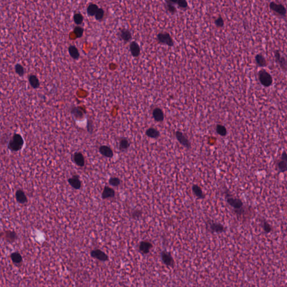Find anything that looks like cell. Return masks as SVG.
I'll list each match as a JSON object with an SVG mask.
<instances>
[{"label":"cell","instance_id":"obj_1","mask_svg":"<svg viewBox=\"0 0 287 287\" xmlns=\"http://www.w3.org/2000/svg\"><path fill=\"white\" fill-rule=\"evenodd\" d=\"M225 197L229 205L234 209V212L237 214L241 215L244 213V203L242 201L238 198L231 196L228 193H226Z\"/></svg>","mask_w":287,"mask_h":287},{"label":"cell","instance_id":"obj_2","mask_svg":"<svg viewBox=\"0 0 287 287\" xmlns=\"http://www.w3.org/2000/svg\"><path fill=\"white\" fill-rule=\"evenodd\" d=\"M258 79L260 84L266 88L270 87L273 83V78L271 74L263 69L258 72Z\"/></svg>","mask_w":287,"mask_h":287},{"label":"cell","instance_id":"obj_3","mask_svg":"<svg viewBox=\"0 0 287 287\" xmlns=\"http://www.w3.org/2000/svg\"><path fill=\"white\" fill-rule=\"evenodd\" d=\"M24 145V140L22 136L19 134H15L12 136L11 139L8 143V148L9 149L17 151L20 150Z\"/></svg>","mask_w":287,"mask_h":287},{"label":"cell","instance_id":"obj_4","mask_svg":"<svg viewBox=\"0 0 287 287\" xmlns=\"http://www.w3.org/2000/svg\"><path fill=\"white\" fill-rule=\"evenodd\" d=\"M269 8L271 11L276 16L281 18H285L286 16L287 9L283 5L271 2L269 4Z\"/></svg>","mask_w":287,"mask_h":287},{"label":"cell","instance_id":"obj_5","mask_svg":"<svg viewBox=\"0 0 287 287\" xmlns=\"http://www.w3.org/2000/svg\"><path fill=\"white\" fill-rule=\"evenodd\" d=\"M158 42L161 44L167 45L169 47H173L174 42L173 38L168 33H159L157 35Z\"/></svg>","mask_w":287,"mask_h":287},{"label":"cell","instance_id":"obj_6","mask_svg":"<svg viewBox=\"0 0 287 287\" xmlns=\"http://www.w3.org/2000/svg\"><path fill=\"white\" fill-rule=\"evenodd\" d=\"M71 113L76 120L81 121L85 117L87 111L82 106L73 107L71 108Z\"/></svg>","mask_w":287,"mask_h":287},{"label":"cell","instance_id":"obj_7","mask_svg":"<svg viewBox=\"0 0 287 287\" xmlns=\"http://www.w3.org/2000/svg\"><path fill=\"white\" fill-rule=\"evenodd\" d=\"M175 136L177 141L181 144V145L183 146V147H185V148L187 149H190L191 148L192 146H191V142L189 140L187 136H186V135L183 134L182 131H176L175 132Z\"/></svg>","mask_w":287,"mask_h":287},{"label":"cell","instance_id":"obj_8","mask_svg":"<svg viewBox=\"0 0 287 287\" xmlns=\"http://www.w3.org/2000/svg\"><path fill=\"white\" fill-rule=\"evenodd\" d=\"M274 56H275V62L280 67V69L284 72H286L287 69V63L286 59L281 55L280 52L278 50H275L274 51Z\"/></svg>","mask_w":287,"mask_h":287},{"label":"cell","instance_id":"obj_9","mask_svg":"<svg viewBox=\"0 0 287 287\" xmlns=\"http://www.w3.org/2000/svg\"><path fill=\"white\" fill-rule=\"evenodd\" d=\"M161 259L163 262L169 267H174L175 266V262L173 259V257L169 254V252L163 251L161 252Z\"/></svg>","mask_w":287,"mask_h":287},{"label":"cell","instance_id":"obj_10","mask_svg":"<svg viewBox=\"0 0 287 287\" xmlns=\"http://www.w3.org/2000/svg\"><path fill=\"white\" fill-rule=\"evenodd\" d=\"M91 255L93 258L98 260L101 261H106L109 259L108 256L106 254L99 249H95L94 250H92L91 252Z\"/></svg>","mask_w":287,"mask_h":287},{"label":"cell","instance_id":"obj_11","mask_svg":"<svg viewBox=\"0 0 287 287\" xmlns=\"http://www.w3.org/2000/svg\"><path fill=\"white\" fill-rule=\"evenodd\" d=\"M153 248V244H152L148 241H142L139 246V249L140 252H142V254H148L149 253L151 249Z\"/></svg>","mask_w":287,"mask_h":287},{"label":"cell","instance_id":"obj_12","mask_svg":"<svg viewBox=\"0 0 287 287\" xmlns=\"http://www.w3.org/2000/svg\"><path fill=\"white\" fill-rule=\"evenodd\" d=\"M152 116L154 121L157 122H162L164 120V113L161 108L156 107L154 109Z\"/></svg>","mask_w":287,"mask_h":287},{"label":"cell","instance_id":"obj_13","mask_svg":"<svg viewBox=\"0 0 287 287\" xmlns=\"http://www.w3.org/2000/svg\"><path fill=\"white\" fill-rule=\"evenodd\" d=\"M99 153L102 155L103 156L105 157L108 158H111L113 157L114 155L113 151L110 148V146H108L101 145L99 146Z\"/></svg>","mask_w":287,"mask_h":287},{"label":"cell","instance_id":"obj_14","mask_svg":"<svg viewBox=\"0 0 287 287\" xmlns=\"http://www.w3.org/2000/svg\"><path fill=\"white\" fill-rule=\"evenodd\" d=\"M73 161L76 165L80 167H83L85 164L84 156L80 152H76L73 154Z\"/></svg>","mask_w":287,"mask_h":287},{"label":"cell","instance_id":"obj_15","mask_svg":"<svg viewBox=\"0 0 287 287\" xmlns=\"http://www.w3.org/2000/svg\"><path fill=\"white\" fill-rule=\"evenodd\" d=\"M210 229L212 232L216 233H220L225 232L227 228L223 224L219 223H212L210 224Z\"/></svg>","mask_w":287,"mask_h":287},{"label":"cell","instance_id":"obj_16","mask_svg":"<svg viewBox=\"0 0 287 287\" xmlns=\"http://www.w3.org/2000/svg\"><path fill=\"white\" fill-rule=\"evenodd\" d=\"M119 37L125 42H129L132 40V34L129 30L126 29H122L119 32Z\"/></svg>","mask_w":287,"mask_h":287},{"label":"cell","instance_id":"obj_17","mask_svg":"<svg viewBox=\"0 0 287 287\" xmlns=\"http://www.w3.org/2000/svg\"><path fill=\"white\" fill-rule=\"evenodd\" d=\"M68 182L71 186L76 190H78L81 187V182L79 177L76 175H74L72 177L68 179Z\"/></svg>","mask_w":287,"mask_h":287},{"label":"cell","instance_id":"obj_18","mask_svg":"<svg viewBox=\"0 0 287 287\" xmlns=\"http://www.w3.org/2000/svg\"><path fill=\"white\" fill-rule=\"evenodd\" d=\"M15 197L16 201L20 204H25L28 201V199L25 195V193L23 190L21 189H18L16 191Z\"/></svg>","mask_w":287,"mask_h":287},{"label":"cell","instance_id":"obj_19","mask_svg":"<svg viewBox=\"0 0 287 287\" xmlns=\"http://www.w3.org/2000/svg\"><path fill=\"white\" fill-rule=\"evenodd\" d=\"M130 49L131 55L134 57H138L140 55L141 49L139 44L136 42H132L130 46Z\"/></svg>","mask_w":287,"mask_h":287},{"label":"cell","instance_id":"obj_20","mask_svg":"<svg viewBox=\"0 0 287 287\" xmlns=\"http://www.w3.org/2000/svg\"><path fill=\"white\" fill-rule=\"evenodd\" d=\"M115 195L114 190L109 186H105L102 193L103 199H108L113 197Z\"/></svg>","mask_w":287,"mask_h":287},{"label":"cell","instance_id":"obj_21","mask_svg":"<svg viewBox=\"0 0 287 287\" xmlns=\"http://www.w3.org/2000/svg\"><path fill=\"white\" fill-rule=\"evenodd\" d=\"M146 135L151 139H158L161 136V132L159 130L154 127H150L146 130Z\"/></svg>","mask_w":287,"mask_h":287},{"label":"cell","instance_id":"obj_22","mask_svg":"<svg viewBox=\"0 0 287 287\" xmlns=\"http://www.w3.org/2000/svg\"><path fill=\"white\" fill-rule=\"evenodd\" d=\"M192 190L195 196L199 199H204L205 195L202 191V190L199 186L197 185H193L192 187Z\"/></svg>","mask_w":287,"mask_h":287},{"label":"cell","instance_id":"obj_23","mask_svg":"<svg viewBox=\"0 0 287 287\" xmlns=\"http://www.w3.org/2000/svg\"><path fill=\"white\" fill-rule=\"evenodd\" d=\"M130 142L127 138H122L119 142V150L120 151L123 152L129 149L130 147Z\"/></svg>","mask_w":287,"mask_h":287},{"label":"cell","instance_id":"obj_24","mask_svg":"<svg viewBox=\"0 0 287 287\" xmlns=\"http://www.w3.org/2000/svg\"><path fill=\"white\" fill-rule=\"evenodd\" d=\"M255 60L256 64L259 67H264L267 66V61L262 54L259 53L256 56Z\"/></svg>","mask_w":287,"mask_h":287},{"label":"cell","instance_id":"obj_25","mask_svg":"<svg viewBox=\"0 0 287 287\" xmlns=\"http://www.w3.org/2000/svg\"><path fill=\"white\" fill-rule=\"evenodd\" d=\"M68 51L69 53V55L73 59L75 60L79 59L80 57V53H79L78 49L75 46H73V45L70 46L68 48Z\"/></svg>","mask_w":287,"mask_h":287},{"label":"cell","instance_id":"obj_26","mask_svg":"<svg viewBox=\"0 0 287 287\" xmlns=\"http://www.w3.org/2000/svg\"><path fill=\"white\" fill-rule=\"evenodd\" d=\"M277 168L279 172L284 173L286 172L287 169V160H284L282 158L277 163Z\"/></svg>","mask_w":287,"mask_h":287},{"label":"cell","instance_id":"obj_27","mask_svg":"<svg viewBox=\"0 0 287 287\" xmlns=\"http://www.w3.org/2000/svg\"><path fill=\"white\" fill-rule=\"evenodd\" d=\"M216 132L217 134L222 137H225L228 134V131L225 126L222 124H218L216 126Z\"/></svg>","mask_w":287,"mask_h":287},{"label":"cell","instance_id":"obj_28","mask_svg":"<svg viewBox=\"0 0 287 287\" xmlns=\"http://www.w3.org/2000/svg\"><path fill=\"white\" fill-rule=\"evenodd\" d=\"M10 257L11 259L12 262L16 264H19L23 261V257L19 252H15L11 254L10 255Z\"/></svg>","mask_w":287,"mask_h":287},{"label":"cell","instance_id":"obj_29","mask_svg":"<svg viewBox=\"0 0 287 287\" xmlns=\"http://www.w3.org/2000/svg\"><path fill=\"white\" fill-rule=\"evenodd\" d=\"M29 81L33 88H38L40 85V80L36 75H30L29 76Z\"/></svg>","mask_w":287,"mask_h":287},{"label":"cell","instance_id":"obj_30","mask_svg":"<svg viewBox=\"0 0 287 287\" xmlns=\"http://www.w3.org/2000/svg\"><path fill=\"white\" fill-rule=\"evenodd\" d=\"M98 6L94 4H91L87 8V13L89 16H94L95 14L98 10Z\"/></svg>","mask_w":287,"mask_h":287},{"label":"cell","instance_id":"obj_31","mask_svg":"<svg viewBox=\"0 0 287 287\" xmlns=\"http://www.w3.org/2000/svg\"><path fill=\"white\" fill-rule=\"evenodd\" d=\"M83 20H84V18L81 14L80 12L76 13L75 15H74V21L75 22V24L78 25H81L83 23Z\"/></svg>","mask_w":287,"mask_h":287},{"label":"cell","instance_id":"obj_32","mask_svg":"<svg viewBox=\"0 0 287 287\" xmlns=\"http://www.w3.org/2000/svg\"><path fill=\"white\" fill-rule=\"evenodd\" d=\"M74 33L76 38H81L82 37L84 34V29L80 26H77L74 28Z\"/></svg>","mask_w":287,"mask_h":287},{"label":"cell","instance_id":"obj_33","mask_svg":"<svg viewBox=\"0 0 287 287\" xmlns=\"http://www.w3.org/2000/svg\"><path fill=\"white\" fill-rule=\"evenodd\" d=\"M104 15V10L102 8H99L96 14H95L94 16L96 20L100 21L102 20Z\"/></svg>","mask_w":287,"mask_h":287},{"label":"cell","instance_id":"obj_34","mask_svg":"<svg viewBox=\"0 0 287 287\" xmlns=\"http://www.w3.org/2000/svg\"><path fill=\"white\" fill-rule=\"evenodd\" d=\"M109 183L110 185L117 187L120 185L121 183V180L120 178L117 177H112L110 178L109 180Z\"/></svg>","mask_w":287,"mask_h":287},{"label":"cell","instance_id":"obj_35","mask_svg":"<svg viewBox=\"0 0 287 287\" xmlns=\"http://www.w3.org/2000/svg\"><path fill=\"white\" fill-rule=\"evenodd\" d=\"M15 69L17 74H18L20 76H22L24 75L25 70H24V67L22 65H21L20 64H17L15 66Z\"/></svg>","mask_w":287,"mask_h":287},{"label":"cell","instance_id":"obj_36","mask_svg":"<svg viewBox=\"0 0 287 287\" xmlns=\"http://www.w3.org/2000/svg\"><path fill=\"white\" fill-rule=\"evenodd\" d=\"M214 23L217 27L222 28L224 27V19L222 18V17L219 16L215 20H214Z\"/></svg>","mask_w":287,"mask_h":287},{"label":"cell","instance_id":"obj_37","mask_svg":"<svg viewBox=\"0 0 287 287\" xmlns=\"http://www.w3.org/2000/svg\"><path fill=\"white\" fill-rule=\"evenodd\" d=\"M166 8L170 13L174 14L177 12V8L174 6V5L170 3L166 2Z\"/></svg>","mask_w":287,"mask_h":287},{"label":"cell","instance_id":"obj_38","mask_svg":"<svg viewBox=\"0 0 287 287\" xmlns=\"http://www.w3.org/2000/svg\"><path fill=\"white\" fill-rule=\"evenodd\" d=\"M177 4L178 6L182 9L186 10L188 8V3L186 0H177Z\"/></svg>","mask_w":287,"mask_h":287},{"label":"cell","instance_id":"obj_39","mask_svg":"<svg viewBox=\"0 0 287 287\" xmlns=\"http://www.w3.org/2000/svg\"><path fill=\"white\" fill-rule=\"evenodd\" d=\"M263 231L267 233H270L272 230L270 225L266 221H263Z\"/></svg>","mask_w":287,"mask_h":287},{"label":"cell","instance_id":"obj_40","mask_svg":"<svg viewBox=\"0 0 287 287\" xmlns=\"http://www.w3.org/2000/svg\"><path fill=\"white\" fill-rule=\"evenodd\" d=\"M142 212L140 211V210H135L134 212H133L132 213V217L134 218V219H138L139 218H140L141 215H142Z\"/></svg>","mask_w":287,"mask_h":287},{"label":"cell","instance_id":"obj_41","mask_svg":"<svg viewBox=\"0 0 287 287\" xmlns=\"http://www.w3.org/2000/svg\"><path fill=\"white\" fill-rule=\"evenodd\" d=\"M87 130H88V131L91 133V134H92L93 133V125H92V123H88V127H87Z\"/></svg>","mask_w":287,"mask_h":287},{"label":"cell","instance_id":"obj_42","mask_svg":"<svg viewBox=\"0 0 287 287\" xmlns=\"http://www.w3.org/2000/svg\"><path fill=\"white\" fill-rule=\"evenodd\" d=\"M165 2L167 3H170L172 4H177V0H165Z\"/></svg>","mask_w":287,"mask_h":287}]
</instances>
